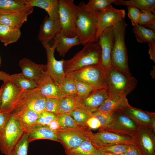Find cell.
Wrapping results in <instances>:
<instances>
[{"mask_svg":"<svg viewBox=\"0 0 155 155\" xmlns=\"http://www.w3.org/2000/svg\"><path fill=\"white\" fill-rule=\"evenodd\" d=\"M1 61L0 58V65H1Z\"/></svg>","mask_w":155,"mask_h":155,"instance_id":"cell-56","label":"cell"},{"mask_svg":"<svg viewBox=\"0 0 155 155\" xmlns=\"http://www.w3.org/2000/svg\"><path fill=\"white\" fill-rule=\"evenodd\" d=\"M29 15L27 13L0 14V24L20 29L23 24L27 21Z\"/></svg>","mask_w":155,"mask_h":155,"instance_id":"cell-28","label":"cell"},{"mask_svg":"<svg viewBox=\"0 0 155 155\" xmlns=\"http://www.w3.org/2000/svg\"><path fill=\"white\" fill-rule=\"evenodd\" d=\"M78 6L75 25L76 35L82 44L93 41L96 39L98 29L97 12L89 7L83 1Z\"/></svg>","mask_w":155,"mask_h":155,"instance_id":"cell-1","label":"cell"},{"mask_svg":"<svg viewBox=\"0 0 155 155\" xmlns=\"http://www.w3.org/2000/svg\"><path fill=\"white\" fill-rule=\"evenodd\" d=\"M128 16L131 19L132 25L134 26L138 24L140 11L137 8L131 6H127Z\"/></svg>","mask_w":155,"mask_h":155,"instance_id":"cell-46","label":"cell"},{"mask_svg":"<svg viewBox=\"0 0 155 155\" xmlns=\"http://www.w3.org/2000/svg\"><path fill=\"white\" fill-rule=\"evenodd\" d=\"M101 54L98 41L86 43L71 58L65 60L63 66L65 74L86 67L101 65Z\"/></svg>","mask_w":155,"mask_h":155,"instance_id":"cell-3","label":"cell"},{"mask_svg":"<svg viewBox=\"0 0 155 155\" xmlns=\"http://www.w3.org/2000/svg\"><path fill=\"white\" fill-rule=\"evenodd\" d=\"M77 94L76 100H83L94 89L90 85L82 81L75 80Z\"/></svg>","mask_w":155,"mask_h":155,"instance_id":"cell-38","label":"cell"},{"mask_svg":"<svg viewBox=\"0 0 155 155\" xmlns=\"http://www.w3.org/2000/svg\"><path fill=\"white\" fill-rule=\"evenodd\" d=\"M24 133L18 122L11 115L5 127L0 131V150L9 155Z\"/></svg>","mask_w":155,"mask_h":155,"instance_id":"cell-9","label":"cell"},{"mask_svg":"<svg viewBox=\"0 0 155 155\" xmlns=\"http://www.w3.org/2000/svg\"><path fill=\"white\" fill-rule=\"evenodd\" d=\"M43 46L45 49L47 56L46 71L56 82L59 84L65 76L63 67L65 60L62 59L58 60L55 58L54 53L56 46L54 44L51 46L49 44Z\"/></svg>","mask_w":155,"mask_h":155,"instance_id":"cell-14","label":"cell"},{"mask_svg":"<svg viewBox=\"0 0 155 155\" xmlns=\"http://www.w3.org/2000/svg\"><path fill=\"white\" fill-rule=\"evenodd\" d=\"M114 38L113 26L105 28L98 38L101 51V65L105 69L112 66L111 55Z\"/></svg>","mask_w":155,"mask_h":155,"instance_id":"cell-15","label":"cell"},{"mask_svg":"<svg viewBox=\"0 0 155 155\" xmlns=\"http://www.w3.org/2000/svg\"><path fill=\"white\" fill-rule=\"evenodd\" d=\"M19 64L23 75L27 78L35 82L45 70V65L37 64L25 58L20 60Z\"/></svg>","mask_w":155,"mask_h":155,"instance_id":"cell-22","label":"cell"},{"mask_svg":"<svg viewBox=\"0 0 155 155\" xmlns=\"http://www.w3.org/2000/svg\"><path fill=\"white\" fill-rule=\"evenodd\" d=\"M37 91L46 98L61 99L65 97L61 91L59 84L44 71L35 81Z\"/></svg>","mask_w":155,"mask_h":155,"instance_id":"cell-12","label":"cell"},{"mask_svg":"<svg viewBox=\"0 0 155 155\" xmlns=\"http://www.w3.org/2000/svg\"><path fill=\"white\" fill-rule=\"evenodd\" d=\"M100 122L101 126L99 131H107L112 127L114 121L113 114L97 111L92 114Z\"/></svg>","mask_w":155,"mask_h":155,"instance_id":"cell-34","label":"cell"},{"mask_svg":"<svg viewBox=\"0 0 155 155\" xmlns=\"http://www.w3.org/2000/svg\"><path fill=\"white\" fill-rule=\"evenodd\" d=\"M61 91L66 96L75 97L77 92L74 79L65 76L59 84Z\"/></svg>","mask_w":155,"mask_h":155,"instance_id":"cell-35","label":"cell"},{"mask_svg":"<svg viewBox=\"0 0 155 155\" xmlns=\"http://www.w3.org/2000/svg\"><path fill=\"white\" fill-rule=\"evenodd\" d=\"M97 149V148H96ZM94 155H107L105 153L97 149L96 152Z\"/></svg>","mask_w":155,"mask_h":155,"instance_id":"cell-53","label":"cell"},{"mask_svg":"<svg viewBox=\"0 0 155 155\" xmlns=\"http://www.w3.org/2000/svg\"><path fill=\"white\" fill-rule=\"evenodd\" d=\"M108 98L106 89L94 90L84 99L76 100L77 107L82 108L92 114L96 111L103 102Z\"/></svg>","mask_w":155,"mask_h":155,"instance_id":"cell-17","label":"cell"},{"mask_svg":"<svg viewBox=\"0 0 155 155\" xmlns=\"http://www.w3.org/2000/svg\"><path fill=\"white\" fill-rule=\"evenodd\" d=\"M3 88V84L0 88V110L1 109V96Z\"/></svg>","mask_w":155,"mask_h":155,"instance_id":"cell-54","label":"cell"},{"mask_svg":"<svg viewBox=\"0 0 155 155\" xmlns=\"http://www.w3.org/2000/svg\"><path fill=\"white\" fill-rule=\"evenodd\" d=\"M40 114L33 110L25 109L13 113L11 115L18 122L22 130L34 125Z\"/></svg>","mask_w":155,"mask_h":155,"instance_id":"cell-26","label":"cell"},{"mask_svg":"<svg viewBox=\"0 0 155 155\" xmlns=\"http://www.w3.org/2000/svg\"><path fill=\"white\" fill-rule=\"evenodd\" d=\"M125 10L117 9L111 5L105 10L97 12L98 29L96 39L106 28L113 26L124 20Z\"/></svg>","mask_w":155,"mask_h":155,"instance_id":"cell-13","label":"cell"},{"mask_svg":"<svg viewBox=\"0 0 155 155\" xmlns=\"http://www.w3.org/2000/svg\"><path fill=\"white\" fill-rule=\"evenodd\" d=\"M86 140L95 147L117 144L133 145L131 136L110 131H99L93 133L89 128L84 132Z\"/></svg>","mask_w":155,"mask_h":155,"instance_id":"cell-8","label":"cell"},{"mask_svg":"<svg viewBox=\"0 0 155 155\" xmlns=\"http://www.w3.org/2000/svg\"><path fill=\"white\" fill-rule=\"evenodd\" d=\"M27 135L29 142L39 139H46L60 143L54 131L48 126L34 124L22 129Z\"/></svg>","mask_w":155,"mask_h":155,"instance_id":"cell-20","label":"cell"},{"mask_svg":"<svg viewBox=\"0 0 155 155\" xmlns=\"http://www.w3.org/2000/svg\"><path fill=\"white\" fill-rule=\"evenodd\" d=\"M29 143L28 137L24 132L9 155H28Z\"/></svg>","mask_w":155,"mask_h":155,"instance_id":"cell-37","label":"cell"},{"mask_svg":"<svg viewBox=\"0 0 155 155\" xmlns=\"http://www.w3.org/2000/svg\"><path fill=\"white\" fill-rule=\"evenodd\" d=\"M106 154L107 155H125V154L124 153H121L119 154H111L108 153Z\"/></svg>","mask_w":155,"mask_h":155,"instance_id":"cell-55","label":"cell"},{"mask_svg":"<svg viewBox=\"0 0 155 155\" xmlns=\"http://www.w3.org/2000/svg\"><path fill=\"white\" fill-rule=\"evenodd\" d=\"M89 127L87 125H79L75 128L61 127L54 131L56 133L60 143L63 146L65 153L70 150L78 147L86 140L84 132Z\"/></svg>","mask_w":155,"mask_h":155,"instance_id":"cell-10","label":"cell"},{"mask_svg":"<svg viewBox=\"0 0 155 155\" xmlns=\"http://www.w3.org/2000/svg\"><path fill=\"white\" fill-rule=\"evenodd\" d=\"M60 31L59 20H51L47 15L44 18L40 26L38 40L42 46L48 44L49 41L54 38L60 33Z\"/></svg>","mask_w":155,"mask_h":155,"instance_id":"cell-19","label":"cell"},{"mask_svg":"<svg viewBox=\"0 0 155 155\" xmlns=\"http://www.w3.org/2000/svg\"><path fill=\"white\" fill-rule=\"evenodd\" d=\"M54 39V44L56 46V49L60 56L62 57H64L68 51L72 47L82 44L80 38L77 36L69 37L59 33Z\"/></svg>","mask_w":155,"mask_h":155,"instance_id":"cell-25","label":"cell"},{"mask_svg":"<svg viewBox=\"0 0 155 155\" xmlns=\"http://www.w3.org/2000/svg\"><path fill=\"white\" fill-rule=\"evenodd\" d=\"M57 115L55 113L45 111L40 113L35 124L48 126L51 122L57 119Z\"/></svg>","mask_w":155,"mask_h":155,"instance_id":"cell-43","label":"cell"},{"mask_svg":"<svg viewBox=\"0 0 155 155\" xmlns=\"http://www.w3.org/2000/svg\"><path fill=\"white\" fill-rule=\"evenodd\" d=\"M46 98L35 88L22 89L7 110L10 114L25 109H30L40 114L46 111L45 108Z\"/></svg>","mask_w":155,"mask_h":155,"instance_id":"cell-5","label":"cell"},{"mask_svg":"<svg viewBox=\"0 0 155 155\" xmlns=\"http://www.w3.org/2000/svg\"><path fill=\"white\" fill-rule=\"evenodd\" d=\"M155 21V16L151 11L141 10L138 20V24L143 26Z\"/></svg>","mask_w":155,"mask_h":155,"instance_id":"cell-44","label":"cell"},{"mask_svg":"<svg viewBox=\"0 0 155 155\" xmlns=\"http://www.w3.org/2000/svg\"><path fill=\"white\" fill-rule=\"evenodd\" d=\"M137 84L134 76H128L113 66L106 69V89L110 98H126L135 88Z\"/></svg>","mask_w":155,"mask_h":155,"instance_id":"cell-2","label":"cell"},{"mask_svg":"<svg viewBox=\"0 0 155 155\" xmlns=\"http://www.w3.org/2000/svg\"><path fill=\"white\" fill-rule=\"evenodd\" d=\"M97 149L90 141L86 140L79 146L66 152L67 155H94Z\"/></svg>","mask_w":155,"mask_h":155,"instance_id":"cell-33","label":"cell"},{"mask_svg":"<svg viewBox=\"0 0 155 155\" xmlns=\"http://www.w3.org/2000/svg\"><path fill=\"white\" fill-rule=\"evenodd\" d=\"M65 75L84 82L94 90L106 89V69L101 65L86 67Z\"/></svg>","mask_w":155,"mask_h":155,"instance_id":"cell-6","label":"cell"},{"mask_svg":"<svg viewBox=\"0 0 155 155\" xmlns=\"http://www.w3.org/2000/svg\"><path fill=\"white\" fill-rule=\"evenodd\" d=\"M57 115V120L61 127L73 128L76 127L80 125L76 122L70 114H62Z\"/></svg>","mask_w":155,"mask_h":155,"instance_id":"cell-41","label":"cell"},{"mask_svg":"<svg viewBox=\"0 0 155 155\" xmlns=\"http://www.w3.org/2000/svg\"><path fill=\"white\" fill-rule=\"evenodd\" d=\"M128 145L126 144H117L99 147L96 148L105 153L119 154L124 153L126 150Z\"/></svg>","mask_w":155,"mask_h":155,"instance_id":"cell-42","label":"cell"},{"mask_svg":"<svg viewBox=\"0 0 155 155\" xmlns=\"http://www.w3.org/2000/svg\"><path fill=\"white\" fill-rule=\"evenodd\" d=\"M86 124L90 129L99 128L101 126L100 123L98 120L93 116L88 120Z\"/></svg>","mask_w":155,"mask_h":155,"instance_id":"cell-48","label":"cell"},{"mask_svg":"<svg viewBox=\"0 0 155 155\" xmlns=\"http://www.w3.org/2000/svg\"><path fill=\"white\" fill-rule=\"evenodd\" d=\"M132 137L142 155H155V132L152 129L140 127Z\"/></svg>","mask_w":155,"mask_h":155,"instance_id":"cell-11","label":"cell"},{"mask_svg":"<svg viewBox=\"0 0 155 155\" xmlns=\"http://www.w3.org/2000/svg\"><path fill=\"white\" fill-rule=\"evenodd\" d=\"M125 155H142L137 148L133 145H128L124 152Z\"/></svg>","mask_w":155,"mask_h":155,"instance_id":"cell-49","label":"cell"},{"mask_svg":"<svg viewBox=\"0 0 155 155\" xmlns=\"http://www.w3.org/2000/svg\"><path fill=\"white\" fill-rule=\"evenodd\" d=\"M132 30L138 42L148 43L155 42V31L139 24L133 26Z\"/></svg>","mask_w":155,"mask_h":155,"instance_id":"cell-31","label":"cell"},{"mask_svg":"<svg viewBox=\"0 0 155 155\" xmlns=\"http://www.w3.org/2000/svg\"><path fill=\"white\" fill-rule=\"evenodd\" d=\"M9 80L17 87L23 89H32L36 87L35 81L27 78L22 73L9 75Z\"/></svg>","mask_w":155,"mask_h":155,"instance_id":"cell-32","label":"cell"},{"mask_svg":"<svg viewBox=\"0 0 155 155\" xmlns=\"http://www.w3.org/2000/svg\"><path fill=\"white\" fill-rule=\"evenodd\" d=\"M28 6L37 7L44 9L51 20H59V0H24Z\"/></svg>","mask_w":155,"mask_h":155,"instance_id":"cell-23","label":"cell"},{"mask_svg":"<svg viewBox=\"0 0 155 155\" xmlns=\"http://www.w3.org/2000/svg\"><path fill=\"white\" fill-rule=\"evenodd\" d=\"M59 1L60 33L69 37L75 36V22L78 6L75 4L73 0Z\"/></svg>","mask_w":155,"mask_h":155,"instance_id":"cell-7","label":"cell"},{"mask_svg":"<svg viewBox=\"0 0 155 155\" xmlns=\"http://www.w3.org/2000/svg\"><path fill=\"white\" fill-rule=\"evenodd\" d=\"M60 100V99L56 98H46L45 103L46 110L57 115Z\"/></svg>","mask_w":155,"mask_h":155,"instance_id":"cell-45","label":"cell"},{"mask_svg":"<svg viewBox=\"0 0 155 155\" xmlns=\"http://www.w3.org/2000/svg\"><path fill=\"white\" fill-rule=\"evenodd\" d=\"M49 128L53 131H55L59 129L60 127L57 119L52 121L48 125Z\"/></svg>","mask_w":155,"mask_h":155,"instance_id":"cell-51","label":"cell"},{"mask_svg":"<svg viewBox=\"0 0 155 155\" xmlns=\"http://www.w3.org/2000/svg\"><path fill=\"white\" fill-rule=\"evenodd\" d=\"M113 3L117 5H126L135 7L141 10H148L155 13V0H115Z\"/></svg>","mask_w":155,"mask_h":155,"instance_id":"cell-30","label":"cell"},{"mask_svg":"<svg viewBox=\"0 0 155 155\" xmlns=\"http://www.w3.org/2000/svg\"><path fill=\"white\" fill-rule=\"evenodd\" d=\"M127 25L124 20L113 26L114 38L111 61L112 66L115 69L128 76H131L125 42Z\"/></svg>","mask_w":155,"mask_h":155,"instance_id":"cell-4","label":"cell"},{"mask_svg":"<svg viewBox=\"0 0 155 155\" xmlns=\"http://www.w3.org/2000/svg\"><path fill=\"white\" fill-rule=\"evenodd\" d=\"M33 7L27 5L24 0H0V14H30Z\"/></svg>","mask_w":155,"mask_h":155,"instance_id":"cell-21","label":"cell"},{"mask_svg":"<svg viewBox=\"0 0 155 155\" xmlns=\"http://www.w3.org/2000/svg\"><path fill=\"white\" fill-rule=\"evenodd\" d=\"M129 105L127 98L120 99L108 98L103 102L97 111L112 114L114 112L121 111Z\"/></svg>","mask_w":155,"mask_h":155,"instance_id":"cell-27","label":"cell"},{"mask_svg":"<svg viewBox=\"0 0 155 155\" xmlns=\"http://www.w3.org/2000/svg\"><path fill=\"white\" fill-rule=\"evenodd\" d=\"M9 74L2 71H0V80L3 81V82L9 80Z\"/></svg>","mask_w":155,"mask_h":155,"instance_id":"cell-52","label":"cell"},{"mask_svg":"<svg viewBox=\"0 0 155 155\" xmlns=\"http://www.w3.org/2000/svg\"><path fill=\"white\" fill-rule=\"evenodd\" d=\"M115 0H90L86 3L91 9L97 11H102L109 7Z\"/></svg>","mask_w":155,"mask_h":155,"instance_id":"cell-40","label":"cell"},{"mask_svg":"<svg viewBox=\"0 0 155 155\" xmlns=\"http://www.w3.org/2000/svg\"><path fill=\"white\" fill-rule=\"evenodd\" d=\"M1 96V110H7L22 89L16 86L11 81L3 82Z\"/></svg>","mask_w":155,"mask_h":155,"instance_id":"cell-24","label":"cell"},{"mask_svg":"<svg viewBox=\"0 0 155 155\" xmlns=\"http://www.w3.org/2000/svg\"><path fill=\"white\" fill-rule=\"evenodd\" d=\"M11 117V114L7 110H0V131L5 126Z\"/></svg>","mask_w":155,"mask_h":155,"instance_id":"cell-47","label":"cell"},{"mask_svg":"<svg viewBox=\"0 0 155 155\" xmlns=\"http://www.w3.org/2000/svg\"><path fill=\"white\" fill-rule=\"evenodd\" d=\"M70 115L78 125H86L88 120L92 116V114L85 110L77 107Z\"/></svg>","mask_w":155,"mask_h":155,"instance_id":"cell-39","label":"cell"},{"mask_svg":"<svg viewBox=\"0 0 155 155\" xmlns=\"http://www.w3.org/2000/svg\"><path fill=\"white\" fill-rule=\"evenodd\" d=\"M114 121L107 131L132 135L140 127L133 119L121 111L113 113Z\"/></svg>","mask_w":155,"mask_h":155,"instance_id":"cell-16","label":"cell"},{"mask_svg":"<svg viewBox=\"0 0 155 155\" xmlns=\"http://www.w3.org/2000/svg\"><path fill=\"white\" fill-rule=\"evenodd\" d=\"M77 107V102L74 97L65 96L60 100L57 115L69 114Z\"/></svg>","mask_w":155,"mask_h":155,"instance_id":"cell-36","label":"cell"},{"mask_svg":"<svg viewBox=\"0 0 155 155\" xmlns=\"http://www.w3.org/2000/svg\"><path fill=\"white\" fill-rule=\"evenodd\" d=\"M131 118L140 127L149 128L155 132V113L145 111L130 105L121 111Z\"/></svg>","mask_w":155,"mask_h":155,"instance_id":"cell-18","label":"cell"},{"mask_svg":"<svg viewBox=\"0 0 155 155\" xmlns=\"http://www.w3.org/2000/svg\"><path fill=\"white\" fill-rule=\"evenodd\" d=\"M20 29L0 24V41L5 46L16 42L21 35Z\"/></svg>","mask_w":155,"mask_h":155,"instance_id":"cell-29","label":"cell"},{"mask_svg":"<svg viewBox=\"0 0 155 155\" xmlns=\"http://www.w3.org/2000/svg\"><path fill=\"white\" fill-rule=\"evenodd\" d=\"M149 47V53L150 57L154 62L155 61V42L151 43H148Z\"/></svg>","mask_w":155,"mask_h":155,"instance_id":"cell-50","label":"cell"}]
</instances>
